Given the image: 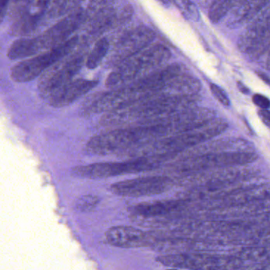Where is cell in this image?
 I'll use <instances>...</instances> for the list:
<instances>
[{"label": "cell", "instance_id": "cell-27", "mask_svg": "<svg viewBox=\"0 0 270 270\" xmlns=\"http://www.w3.org/2000/svg\"><path fill=\"white\" fill-rule=\"evenodd\" d=\"M237 86L239 90L243 92V94H249V89H248L246 86L243 85V83H240V82H238Z\"/></svg>", "mask_w": 270, "mask_h": 270}, {"label": "cell", "instance_id": "cell-15", "mask_svg": "<svg viewBox=\"0 0 270 270\" xmlns=\"http://www.w3.org/2000/svg\"><path fill=\"white\" fill-rule=\"evenodd\" d=\"M84 1L85 0H59L49 9L47 13L51 17L65 16L76 11Z\"/></svg>", "mask_w": 270, "mask_h": 270}, {"label": "cell", "instance_id": "cell-1", "mask_svg": "<svg viewBox=\"0 0 270 270\" xmlns=\"http://www.w3.org/2000/svg\"><path fill=\"white\" fill-rule=\"evenodd\" d=\"M182 73L179 64H172L148 73L130 83L94 94L82 108L85 117L104 113L166 93L172 80Z\"/></svg>", "mask_w": 270, "mask_h": 270}, {"label": "cell", "instance_id": "cell-30", "mask_svg": "<svg viewBox=\"0 0 270 270\" xmlns=\"http://www.w3.org/2000/svg\"><path fill=\"white\" fill-rule=\"evenodd\" d=\"M270 64V62H269V63H268V64Z\"/></svg>", "mask_w": 270, "mask_h": 270}, {"label": "cell", "instance_id": "cell-7", "mask_svg": "<svg viewBox=\"0 0 270 270\" xmlns=\"http://www.w3.org/2000/svg\"><path fill=\"white\" fill-rule=\"evenodd\" d=\"M84 63L85 54L71 52L54 64L40 76L38 91L42 98L49 100L58 90L72 81Z\"/></svg>", "mask_w": 270, "mask_h": 270}, {"label": "cell", "instance_id": "cell-10", "mask_svg": "<svg viewBox=\"0 0 270 270\" xmlns=\"http://www.w3.org/2000/svg\"><path fill=\"white\" fill-rule=\"evenodd\" d=\"M105 236L109 245L125 249L151 247L157 239L156 232H144L132 226L110 227Z\"/></svg>", "mask_w": 270, "mask_h": 270}, {"label": "cell", "instance_id": "cell-17", "mask_svg": "<svg viewBox=\"0 0 270 270\" xmlns=\"http://www.w3.org/2000/svg\"><path fill=\"white\" fill-rule=\"evenodd\" d=\"M99 198L94 195H86L77 200L75 208L78 211L89 213L94 211L99 203Z\"/></svg>", "mask_w": 270, "mask_h": 270}, {"label": "cell", "instance_id": "cell-19", "mask_svg": "<svg viewBox=\"0 0 270 270\" xmlns=\"http://www.w3.org/2000/svg\"><path fill=\"white\" fill-rule=\"evenodd\" d=\"M236 0H221L216 4L214 8L211 9V18L213 21L220 20V17L227 12Z\"/></svg>", "mask_w": 270, "mask_h": 270}, {"label": "cell", "instance_id": "cell-26", "mask_svg": "<svg viewBox=\"0 0 270 270\" xmlns=\"http://www.w3.org/2000/svg\"><path fill=\"white\" fill-rule=\"evenodd\" d=\"M10 1H11V0H1V16H2V20L4 18L7 5H8Z\"/></svg>", "mask_w": 270, "mask_h": 270}, {"label": "cell", "instance_id": "cell-16", "mask_svg": "<svg viewBox=\"0 0 270 270\" xmlns=\"http://www.w3.org/2000/svg\"><path fill=\"white\" fill-rule=\"evenodd\" d=\"M114 4V0H91L88 7L85 9L87 22L94 18L95 16L103 11H106Z\"/></svg>", "mask_w": 270, "mask_h": 270}, {"label": "cell", "instance_id": "cell-21", "mask_svg": "<svg viewBox=\"0 0 270 270\" xmlns=\"http://www.w3.org/2000/svg\"><path fill=\"white\" fill-rule=\"evenodd\" d=\"M268 0H249V2L246 3V5H244L243 9H244L245 15H248L249 13L254 14L255 11H258V10L262 8V6L265 5Z\"/></svg>", "mask_w": 270, "mask_h": 270}, {"label": "cell", "instance_id": "cell-28", "mask_svg": "<svg viewBox=\"0 0 270 270\" xmlns=\"http://www.w3.org/2000/svg\"><path fill=\"white\" fill-rule=\"evenodd\" d=\"M258 75H259L260 78L262 79V80L265 82L267 84L270 86V78L265 74V73L262 72H258Z\"/></svg>", "mask_w": 270, "mask_h": 270}, {"label": "cell", "instance_id": "cell-22", "mask_svg": "<svg viewBox=\"0 0 270 270\" xmlns=\"http://www.w3.org/2000/svg\"><path fill=\"white\" fill-rule=\"evenodd\" d=\"M33 1V0H12L13 4H14V10H12V13L14 12V15H17L26 11L28 5L31 4Z\"/></svg>", "mask_w": 270, "mask_h": 270}, {"label": "cell", "instance_id": "cell-29", "mask_svg": "<svg viewBox=\"0 0 270 270\" xmlns=\"http://www.w3.org/2000/svg\"><path fill=\"white\" fill-rule=\"evenodd\" d=\"M160 1H161L164 5H169V4H170V0H160Z\"/></svg>", "mask_w": 270, "mask_h": 270}, {"label": "cell", "instance_id": "cell-20", "mask_svg": "<svg viewBox=\"0 0 270 270\" xmlns=\"http://www.w3.org/2000/svg\"><path fill=\"white\" fill-rule=\"evenodd\" d=\"M210 89H211V93H213L214 97H215L222 105H223L224 106H230V100H229L227 94H226L224 90H223L221 87L216 85L214 83H211Z\"/></svg>", "mask_w": 270, "mask_h": 270}, {"label": "cell", "instance_id": "cell-6", "mask_svg": "<svg viewBox=\"0 0 270 270\" xmlns=\"http://www.w3.org/2000/svg\"><path fill=\"white\" fill-rule=\"evenodd\" d=\"M79 42V36H71L69 40L57 47L24 60L11 68V79L17 83H27L35 80L60 60L74 52Z\"/></svg>", "mask_w": 270, "mask_h": 270}, {"label": "cell", "instance_id": "cell-11", "mask_svg": "<svg viewBox=\"0 0 270 270\" xmlns=\"http://www.w3.org/2000/svg\"><path fill=\"white\" fill-rule=\"evenodd\" d=\"M132 9L131 7L125 6L123 8H118L114 5L112 6L106 11L100 13L94 18L87 22L89 25L84 42L87 43L88 40L99 37L102 33L122 24L132 16Z\"/></svg>", "mask_w": 270, "mask_h": 270}, {"label": "cell", "instance_id": "cell-13", "mask_svg": "<svg viewBox=\"0 0 270 270\" xmlns=\"http://www.w3.org/2000/svg\"><path fill=\"white\" fill-rule=\"evenodd\" d=\"M99 84L96 80L77 79L73 80L67 85L58 90L48 100L49 105L53 107H64L72 104L73 102L87 94Z\"/></svg>", "mask_w": 270, "mask_h": 270}, {"label": "cell", "instance_id": "cell-9", "mask_svg": "<svg viewBox=\"0 0 270 270\" xmlns=\"http://www.w3.org/2000/svg\"><path fill=\"white\" fill-rule=\"evenodd\" d=\"M172 182L166 176L141 177L113 184L110 190L118 196L142 198L166 192L171 187Z\"/></svg>", "mask_w": 270, "mask_h": 270}, {"label": "cell", "instance_id": "cell-4", "mask_svg": "<svg viewBox=\"0 0 270 270\" xmlns=\"http://www.w3.org/2000/svg\"><path fill=\"white\" fill-rule=\"evenodd\" d=\"M170 57V50L164 45H150L115 68L109 74L106 86L108 88H114L144 76L151 70L164 64Z\"/></svg>", "mask_w": 270, "mask_h": 270}, {"label": "cell", "instance_id": "cell-18", "mask_svg": "<svg viewBox=\"0 0 270 270\" xmlns=\"http://www.w3.org/2000/svg\"><path fill=\"white\" fill-rule=\"evenodd\" d=\"M173 2L189 18H192L194 21L199 20L200 15L198 8L191 0H173Z\"/></svg>", "mask_w": 270, "mask_h": 270}, {"label": "cell", "instance_id": "cell-14", "mask_svg": "<svg viewBox=\"0 0 270 270\" xmlns=\"http://www.w3.org/2000/svg\"><path fill=\"white\" fill-rule=\"evenodd\" d=\"M109 42L106 37L99 38L86 60V66L89 69H94L102 64L109 53Z\"/></svg>", "mask_w": 270, "mask_h": 270}, {"label": "cell", "instance_id": "cell-3", "mask_svg": "<svg viewBox=\"0 0 270 270\" xmlns=\"http://www.w3.org/2000/svg\"><path fill=\"white\" fill-rule=\"evenodd\" d=\"M86 22L85 10L77 9L76 11L64 16L63 20L51 26L42 34L15 41L9 48L7 56L11 60L29 58L43 51L57 47L69 40L72 33Z\"/></svg>", "mask_w": 270, "mask_h": 270}, {"label": "cell", "instance_id": "cell-8", "mask_svg": "<svg viewBox=\"0 0 270 270\" xmlns=\"http://www.w3.org/2000/svg\"><path fill=\"white\" fill-rule=\"evenodd\" d=\"M156 37L154 31L145 26H137L125 33L110 51L106 61L108 68L120 64L147 49Z\"/></svg>", "mask_w": 270, "mask_h": 270}, {"label": "cell", "instance_id": "cell-24", "mask_svg": "<svg viewBox=\"0 0 270 270\" xmlns=\"http://www.w3.org/2000/svg\"><path fill=\"white\" fill-rule=\"evenodd\" d=\"M59 0H38L36 2V11H41V12L46 13V10L49 11V9L56 4Z\"/></svg>", "mask_w": 270, "mask_h": 270}, {"label": "cell", "instance_id": "cell-2", "mask_svg": "<svg viewBox=\"0 0 270 270\" xmlns=\"http://www.w3.org/2000/svg\"><path fill=\"white\" fill-rule=\"evenodd\" d=\"M178 132L175 116L165 117L150 123L117 127L92 137L86 145L94 156H122L133 149Z\"/></svg>", "mask_w": 270, "mask_h": 270}, {"label": "cell", "instance_id": "cell-23", "mask_svg": "<svg viewBox=\"0 0 270 270\" xmlns=\"http://www.w3.org/2000/svg\"><path fill=\"white\" fill-rule=\"evenodd\" d=\"M253 102L261 109H268L270 107L269 99L262 94H255L253 97Z\"/></svg>", "mask_w": 270, "mask_h": 270}, {"label": "cell", "instance_id": "cell-25", "mask_svg": "<svg viewBox=\"0 0 270 270\" xmlns=\"http://www.w3.org/2000/svg\"><path fill=\"white\" fill-rule=\"evenodd\" d=\"M258 116L263 123L270 128V111L268 109H261L258 110Z\"/></svg>", "mask_w": 270, "mask_h": 270}, {"label": "cell", "instance_id": "cell-12", "mask_svg": "<svg viewBox=\"0 0 270 270\" xmlns=\"http://www.w3.org/2000/svg\"><path fill=\"white\" fill-rule=\"evenodd\" d=\"M185 202L179 200L143 202L130 208L132 219L143 223L160 220L185 206Z\"/></svg>", "mask_w": 270, "mask_h": 270}, {"label": "cell", "instance_id": "cell-5", "mask_svg": "<svg viewBox=\"0 0 270 270\" xmlns=\"http://www.w3.org/2000/svg\"><path fill=\"white\" fill-rule=\"evenodd\" d=\"M163 162L164 160L158 156H139L129 158L125 161L92 163L75 166L72 169V173L83 179H107L128 173L151 171L160 167Z\"/></svg>", "mask_w": 270, "mask_h": 270}]
</instances>
